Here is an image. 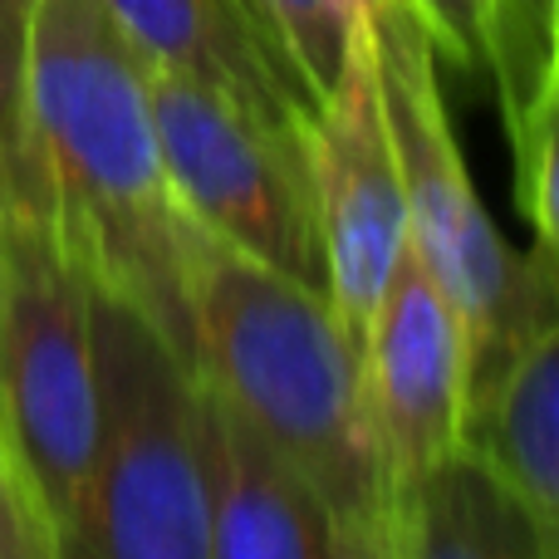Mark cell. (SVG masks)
Returning a JSON list of instances; mask_svg holds the SVG:
<instances>
[{
  "mask_svg": "<svg viewBox=\"0 0 559 559\" xmlns=\"http://www.w3.org/2000/svg\"><path fill=\"white\" fill-rule=\"evenodd\" d=\"M35 0H0V143L25 123V55Z\"/></svg>",
  "mask_w": 559,
  "mask_h": 559,
  "instance_id": "cell-16",
  "label": "cell"
},
{
  "mask_svg": "<svg viewBox=\"0 0 559 559\" xmlns=\"http://www.w3.org/2000/svg\"><path fill=\"white\" fill-rule=\"evenodd\" d=\"M251 10L255 29L265 35V45L275 49V59L285 64V74L309 94V104L319 108V98L329 94V84L338 79L348 49L344 20L329 10V0H241Z\"/></svg>",
  "mask_w": 559,
  "mask_h": 559,
  "instance_id": "cell-13",
  "label": "cell"
},
{
  "mask_svg": "<svg viewBox=\"0 0 559 559\" xmlns=\"http://www.w3.org/2000/svg\"><path fill=\"white\" fill-rule=\"evenodd\" d=\"M0 456H5V452H0Z\"/></svg>",
  "mask_w": 559,
  "mask_h": 559,
  "instance_id": "cell-19",
  "label": "cell"
},
{
  "mask_svg": "<svg viewBox=\"0 0 559 559\" xmlns=\"http://www.w3.org/2000/svg\"><path fill=\"white\" fill-rule=\"evenodd\" d=\"M393 559H559L476 447H456L407 486Z\"/></svg>",
  "mask_w": 559,
  "mask_h": 559,
  "instance_id": "cell-12",
  "label": "cell"
},
{
  "mask_svg": "<svg viewBox=\"0 0 559 559\" xmlns=\"http://www.w3.org/2000/svg\"><path fill=\"white\" fill-rule=\"evenodd\" d=\"M138 55L231 94L255 118L305 133L314 104L285 74L241 0H104Z\"/></svg>",
  "mask_w": 559,
  "mask_h": 559,
  "instance_id": "cell-10",
  "label": "cell"
},
{
  "mask_svg": "<svg viewBox=\"0 0 559 559\" xmlns=\"http://www.w3.org/2000/svg\"><path fill=\"white\" fill-rule=\"evenodd\" d=\"M338 559H393V555L378 550V545H368V540H344V550H338Z\"/></svg>",
  "mask_w": 559,
  "mask_h": 559,
  "instance_id": "cell-17",
  "label": "cell"
},
{
  "mask_svg": "<svg viewBox=\"0 0 559 559\" xmlns=\"http://www.w3.org/2000/svg\"><path fill=\"white\" fill-rule=\"evenodd\" d=\"M423 25L432 29L437 55H447L452 64L476 69L486 55V25H491L496 0H413Z\"/></svg>",
  "mask_w": 559,
  "mask_h": 559,
  "instance_id": "cell-15",
  "label": "cell"
},
{
  "mask_svg": "<svg viewBox=\"0 0 559 559\" xmlns=\"http://www.w3.org/2000/svg\"><path fill=\"white\" fill-rule=\"evenodd\" d=\"M94 462L69 559H206L197 373L133 305L88 285Z\"/></svg>",
  "mask_w": 559,
  "mask_h": 559,
  "instance_id": "cell-5",
  "label": "cell"
},
{
  "mask_svg": "<svg viewBox=\"0 0 559 559\" xmlns=\"http://www.w3.org/2000/svg\"><path fill=\"white\" fill-rule=\"evenodd\" d=\"M368 39L403 182L407 246L462 314L472 413L525 329L559 314V255L545 241H535L525 255L511 251L501 226L486 216L442 104V55L413 0H368Z\"/></svg>",
  "mask_w": 559,
  "mask_h": 559,
  "instance_id": "cell-4",
  "label": "cell"
},
{
  "mask_svg": "<svg viewBox=\"0 0 559 559\" xmlns=\"http://www.w3.org/2000/svg\"><path fill=\"white\" fill-rule=\"evenodd\" d=\"M329 10H334L344 25H354V20H364L368 15V0H329Z\"/></svg>",
  "mask_w": 559,
  "mask_h": 559,
  "instance_id": "cell-18",
  "label": "cell"
},
{
  "mask_svg": "<svg viewBox=\"0 0 559 559\" xmlns=\"http://www.w3.org/2000/svg\"><path fill=\"white\" fill-rule=\"evenodd\" d=\"M0 559H64L49 515L5 456H0Z\"/></svg>",
  "mask_w": 559,
  "mask_h": 559,
  "instance_id": "cell-14",
  "label": "cell"
},
{
  "mask_svg": "<svg viewBox=\"0 0 559 559\" xmlns=\"http://www.w3.org/2000/svg\"><path fill=\"white\" fill-rule=\"evenodd\" d=\"M202 388L206 432V559H338L334 511L295 462L231 403Z\"/></svg>",
  "mask_w": 559,
  "mask_h": 559,
  "instance_id": "cell-9",
  "label": "cell"
},
{
  "mask_svg": "<svg viewBox=\"0 0 559 559\" xmlns=\"http://www.w3.org/2000/svg\"><path fill=\"white\" fill-rule=\"evenodd\" d=\"M192 373L309 476L344 540L393 555L397 501L364 388V344L324 289L261 265L192 222Z\"/></svg>",
  "mask_w": 559,
  "mask_h": 559,
  "instance_id": "cell-2",
  "label": "cell"
},
{
  "mask_svg": "<svg viewBox=\"0 0 559 559\" xmlns=\"http://www.w3.org/2000/svg\"><path fill=\"white\" fill-rule=\"evenodd\" d=\"M364 388L378 452L403 506L407 486L466 442V329L413 246H403L364 329Z\"/></svg>",
  "mask_w": 559,
  "mask_h": 559,
  "instance_id": "cell-8",
  "label": "cell"
},
{
  "mask_svg": "<svg viewBox=\"0 0 559 559\" xmlns=\"http://www.w3.org/2000/svg\"><path fill=\"white\" fill-rule=\"evenodd\" d=\"M147 64L157 153L187 222L231 251L324 289V251L314 222L305 133L255 118L231 94Z\"/></svg>",
  "mask_w": 559,
  "mask_h": 559,
  "instance_id": "cell-6",
  "label": "cell"
},
{
  "mask_svg": "<svg viewBox=\"0 0 559 559\" xmlns=\"http://www.w3.org/2000/svg\"><path fill=\"white\" fill-rule=\"evenodd\" d=\"M0 452L69 559L94 462V319L25 123L0 143Z\"/></svg>",
  "mask_w": 559,
  "mask_h": 559,
  "instance_id": "cell-3",
  "label": "cell"
},
{
  "mask_svg": "<svg viewBox=\"0 0 559 559\" xmlns=\"http://www.w3.org/2000/svg\"><path fill=\"white\" fill-rule=\"evenodd\" d=\"M25 138L88 285L133 305L192 364V222L163 173L147 64L104 0H35Z\"/></svg>",
  "mask_w": 559,
  "mask_h": 559,
  "instance_id": "cell-1",
  "label": "cell"
},
{
  "mask_svg": "<svg viewBox=\"0 0 559 559\" xmlns=\"http://www.w3.org/2000/svg\"><path fill=\"white\" fill-rule=\"evenodd\" d=\"M305 147L324 251V295L344 329L364 344L373 305L407 246V206L378 98L368 15L348 29L344 64L309 118Z\"/></svg>",
  "mask_w": 559,
  "mask_h": 559,
  "instance_id": "cell-7",
  "label": "cell"
},
{
  "mask_svg": "<svg viewBox=\"0 0 559 559\" xmlns=\"http://www.w3.org/2000/svg\"><path fill=\"white\" fill-rule=\"evenodd\" d=\"M466 447L511 486L535 531L559 545V314L531 324L506 354L466 413Z\"/></svg>",
  "mask_w": 559,
  "mask_h": 559,
  "instance_id": "cell-11",
  "label": "cell"
}]
</instances>
